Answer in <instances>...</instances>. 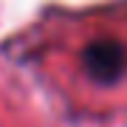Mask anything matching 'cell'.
<instances>
[{"mask_svg": "<svg viewBox=\"0 0 127 127\" xmlns=\"http://www.w3.org/2000/svg\"><path fill=\"white\" fill-rule=\"evenodd\" d=\"M82 65L93 82L113 85L124 71V48L116 40H93L82 51Z\"/></svg>", "mask_w": 127, "mask_h": 127, "instance_id": "obj_1", "label": "cell"}]
</instances>
